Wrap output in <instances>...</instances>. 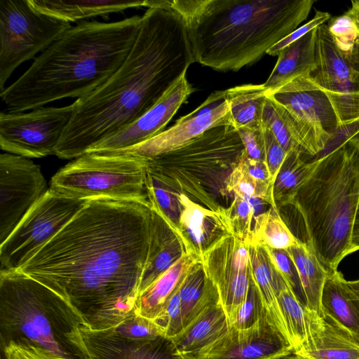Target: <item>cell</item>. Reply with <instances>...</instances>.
<instances>
[{
    "label": "cell",
    "instance_id": "484cf974",
    "mask_svg": "<svg viewBox=\"0 0 359 359\" xmlns=\"http://www.w3.org/2000/svg\"><path fill=\"white\" fill-rule=\"evenodd\" d=\"M201 262L194 255L184 253L164 273L138 297L135 313L154 320L179 290L190 269Z\"/></svg>",
    "mask_w": 359,
    "mask_h": 359
},
{
    "label": "cell",
    "instance_id": "836d02e7",
    "mask_svg": "<svg viewBox=\"0 0 359 359\" xmlns=\"http://www.w3.org/2000/svg\"><path fill=\"white\" fill-rule=\"evenodd\" d=\"M251 240L276 250H287L300 242L273 208L255 217Z\"/></svg>",
    "mask_w": 359,
    "mask_h": 359
},
{
    "label": "cell",
    "instance_id": "7dc6e473",
    "mask_svg": "<svg viewBox=\"0 0 359 359\" xmlns=\"http://www.w3.org/2000/svg\"><path fill=\"white\" fill-rule=\"evenodd\" d=\"M358 250H359V203L356 212L352 234L351 253Z\"/></svg>",
    "mask_w": 359,
    "mask_h": 359
},
{
    "label": "cell",
    "instance_id": "60d3db41",
    "mask_svg": "<svg viewBox=\"0 0 359 359\" xmlns=\"http://www.w3.org/2000/svg\"><path fill=\"white\" fill-rule=\"evenodd\" d=\"M178 291L172 296L160 314L152 320L161 328L163 335L170 339L184 329Z\"/></svg>",
    "mask_w": 359,
    "mask_h": 359
},
{
    "label": "cell",
    "instance_id": "e0dca14e",
    "mask_svg": "<svg viewBox=\"0 0 359 359\" xmlns=\"http://www.w3.org/2000/svg\"><path fill=\"white\" fill-rule=\"evenodd\" d=\"M230 123L225 90L213 92L194 111L155 137L133 147L117 150L149 158L176 150L210 128Z\"/></svg>",
    "mask_w": 359,
    "mask_h": 359
},
{
    "label": "cell",
    "instance_id": "b9f144b4",
    "mask_svg": "<svg viewBox=\"0 0 359 359\" xmlns=\"http://www.w3.org/2000/svg\"><path fill=\"white\" fill-rule=\"evenodd\" d=\"M114 327L118 332L135 339H150L163 335V331L154 321L135 313Z\"/></svg>",
    "mask_w": 359,
    "mask_h": 359
},
{
    "label": "cell",
    "instance_id": "8fae6325",
    "mask_svg": "<svg viewBox=\"0 0 359 359\" xmlns=\"http://www.w3.org/2000/svg\"><path fill=\"white\" fill-rule=\"evenodd\" d=\"M87 201L49 189L0 245V271L19 270L75 217Z\"/></svg>",
    "mask_w": 359,
    "mask_h": 359
},
{
    "label": "cell",
    "instance_id": "44dd1931",
    "mask_svg": "<svg viewBox=\"0 0 359 359\" xmlns=\"http://www.w3.org/2000/svg\"><path fill=\"white\" fill-rule=\"evenodd\" d=\"M306 359H359V339L330 316L306 309Z\"/></svg>",
    "mask_w": 359,
    "mask_h": 359
},
{
    "label": "cell",
    "instance_id": "d6986e66",
    "mask_svg": "<svg viewBox=\"0 0 359 359\" xmlns=\"http://www.w3.org/2000/svg\"><path fill=\"white\" fill-rule=\"evenodd\" d=\"M186 74L136 121L91 147L86 153L122 150L144 142L163 131L180 106L193 92Z\"/></svg>",
    "mask_w": 359,
    "mask_h": 359
},
{
    "label": "cell",
    "instance_id": "ee69618b",
    "mask_svg": "<svg viewBox=\"0 0 359 359\" xmlns=\"http://www.w3.org/2000/svg\"><path fill=\"white\" fill-rule=\"evenodd\" d=\"M265 142V163L274 184L287 153L278 142L270 128L262 123Z\"/></svg>",
    "mask_w": 359,
    "mask_h": 359
},
{
    "label": "cell",
    "instance_id": "cb8c5ba5",
    "mask_svg": "<svg viewBox=\"0 0 359 359\" xmlns=\"http://www.w3.org/2000/svg\"><path fill=\"white\" fill-rule=\"evenodd\" d=\"M248 246L251 278L264 311L269 321L290 344L277 298L278 292L287 283L273 266L262 244L251 240Z\"/></svg>",
    "mask_w": 359,
    "mask_h": 359
},
{
    "label": "cell",
    "instance_id": "681fc988",
    "mask_svg": "<svg viewBox=\"0 0 359 359\" xmlns=\"http://www.w3.org/2000/svg\"><path fill=\"white\" fill-rule=\"evenodd\" d=\"M346 141L359 151V129L353 133Z\"/></svg>",
    "mask_w": 359,
    "mask_h": 359
},
{
    "label": "cell",
    "instance_id": "7a4b0ae2",
    "mask_svg": "<svg viewBox=\"0 0 359 359\" xmlns=\"http://www.w3.org/2000/svg\"><path fill=\"white\" fill-rule=\"evenodd\" d=\"M194 62L181 15L162 1L148 8L122 65L103 84L74 102L71 120L55 155L62 159L78 158L136 121Z\"/></svg>",
    "mask_w": 359,
    "mask_h": 359
},
{
    "label": "cell",
    "instance_id": "816d5d0a",
    "mask_svg": "<svg viewBox=\"0 0 359 359\" xmlns=\"http://www.w3.org/2000/svg\"><path fill=\"white\" fill-rule=\"evenodd\" d=\"M276 359H306V358H304V357L293 352L292 353H290L288 355L282 356V357L276 358Z\"/></svg>",
    "mask_w": 359,
    "mask_h": 359
},
{
    "label": "cell",
    "instance_id": "7c38bea8",
    "mask_svg": "<svg viewBox=\"0 0 359 359\" xmlns=\"http://www.w3.org/2000/svg\"><path fill=\"white\" fill-rule=\"evenodd\" d=\"M310 79L325 93L340 129L359 121V43L343 52L335 44L327 25L317 28L316 65Z\"/></svg>",
    "mask_w": 359,
    "mask_h": 359
},
{
    "label": "cell",
    "instance_id": "1f68e13d",
    "mask_svg": "<svg viewBox=\"0 0 359 359\" xmlns=\"http://www.w3.org/2000/svg\"><path fill=\"white\" fill-rule=\"evenodd\" d=\"M304 154L297 149L287 153L273 188V200L278 208L292 205L299 189L313 168L314 160L305 161Z\"/></svg>",
    "mask_w": 359,
    "mask_h": 359
},
{
    "label": "cell",
    "instance_id": "7bdbcfd3",
    "mask_svg": "<svg viewBox=\"0 0 359 359\" xmlns=\"http://www.w3.org/2000/svg\"><path fill=\"white\" fill-rule=\"evenodd\" d=\"M245 148V157L265 163V142L262 125L237 129ZM266 164V163H265Z\"/></svg>",
    "mask_w": 359,
    "mask_h": 359
},
{
    "label": "cell",
    "instance_id": "8d00e7d4",
    "mask_svg": "<svg viewBox=\"0 0 359 359\" xmlns=\"http://www.w3.org/2000/svg\"><path fill=\"white\" fill-rule=\"evenodd\" d=\"M264 247L275 269L284 278L300 302L306 306V297L297 270L288 253L285 250L272 249L266 245Z\"/></svg>",
    "mask_w": 359,
    "mask_h": 359
},
{
    "label": "cell",
    "instance_id": "5bb4252c",
    "mask_svg": "<svg viewBox=\"0 0 359 359\" xmlns=\"http://www.w3.org/2000/svg\"><path fill=\"white\" fill-rule=\"evenodd\" d=\"M39 165L28 158L0 156V245L48 191Z\"/></svg>",
    "mask_w": 359,
    "mask_h": 359
},
{
    "label": "cell",
    "instance_id": "4fadbf2b",
    "mask_svg": "<svg viewBox=\"0 0 359 359\" xmlns=\"http://www.w3.org/2000/svg\"><path fill=\"white\" fill-rule=\"evenodd\" d=\"M74 102L60 107H39L29 112L0 114V147L25 158L55 155L69 124Z\"/></svg>",
    "mask_w": 359,
    "mask_h": 359
},
{
    "label": "cell",
    "instance_id": "83f0119b",
    "mask_svg": "<svg viewBox=\"0 0 359 359\" xmlns=\"http://www.w3.org/2000/svg\"><path fill=\"white\" fill-rule=\"evenodd\" d=\"M28 1L29 4L36 11L68 22H76L100 15H106L130 8H148L149 4V0Z\"/></svg>",
    "mask_w": 359,
    "mask_h": 359
},
{
    "label": "cell",
    "instance_id": "f35d334b",
    "mask_svg": "<svg viewBox=\"0 0 359 359\" xmlns=\"http://www.w3.org/2000/svg\"><path fill=\"white\" fill-rule=\"evenodd\" d=\"M327 27L337 48L343 52L351 51L359 42L356 27L352 19L345 13L331 18Z\"/></svg>",
    "mask_w": 359,
    "mask_h": 359
},
{
    "label": "cell",
    "instance_id": "f1b7e54d",
    "mask_svg": "<svg viewBox=\"0 0 359 359\" xmlns=\"http://www.w3.org/2000/svg\"><path fill=\"white\" fill-rule=\"evenodd\" d=\"M299 276L308 309L321 312L320 299L329 270L321 263L311 247L300 242L287 250Z\"/></svg>",
    "mask_w": 359,
    "mask_h": 359
},
{
    "label": "cell",
    "instance_id": "8992f818",
    "mask_svg": "<svg viewBox=\"0 0 359 359\" xmlns=\"http://www.w3.org/2000/svg\"><path fill=\"white\" fill-rule=\"evenodd\" d=\"M81 325V318L51 289L20 270L0 271L1 348L31 345L84 359L70 339Z\"/></svg>",
    "mask_w": 359,
    "mask_h": 359
},
{
    "label": "cell",
    "instance_id": "ac0fdd59",
    "mask_svg": "<svg viewBox=\"0 0 359 359\" xmlns=\"http://www.w3.org/2000/svg\"><path fill=\"white\" fill-rule=\"evenodd\" d=\"M289 341L272 325L265 312L252 326L229 327L201 359H276L293 353Z\"/></svg>",
    "mask_w": 359,
    "mask_h": 359
},
{
    "label": "cell",
    "instance_id": "e575fe53",
    "mask_svg": "<svg viewBox=\"0 0 359 359\" xmlns=\"http://www.w3.org/2000/svg\"><path fill=\"white\" fill-rule=\"evenodd\" d=\"M226 191L249 198H257L278 209L273 200V192L259 184L247 171L241 160L233 168L225 182Z\"/></svg>",
    "mask_w": 359,
    "mask_h": 359
},
{
    "label": "cell",
    "instance_id": "d4e9b609",
    "mask_svg": "<svg viewBox=\"0 0 359 359\" xmlns=\"http://www.w3.org/2000/svg\"><path fill=\"white\" fill-rule=\"evenodd\" d=\"M317 28L283 48L277 62L263 83L267 93L273 92L297 78L309 76L316 65Z\"/></svg>",
    "mask_w": 359,
    "mask_h": 359
},
{
    "label": "cell",
    "instance_id": "7402d4cb",
    "mask_svg": "<svg viewBox=\"0 0 359 359\" xmlns=\"http://www.w3.org/2000/svg\"><path fill=\"white\" fill-rule=\"evenodd\" d=\"M229 327L225 311L220 303L216 302L171 339L184 359H201Z\"/></svg>",
    "mask_w": 359,
    "mask_h": 359
},
{
    "label": "cell",
    "instance_id": "f907efd6",
    "mask_svg": "<svg viewBox=\"0 0 359 359\" xmlns=\"http://www.w3.org/2000/svg\"><path fill=\"white\" fill-rule=\"evenodd\" d=\"M348 286L359 295V279L355 280H347Z\"/></svg>",
    "mask_w": 359,
    "mask_h": 359
},
{
    "label": "cell",
    "instance_id": "d6a6232c",
    "mask_svg": "<svg viewBox=\"0 0 359 359\" xmlns=\"http://www.w3.org/2000/svg\"><path fill=\"white\" fill-rule=\"evenodd\" d=\"M278 302L294 353L302 352L307 341V307L300 302L285 285L278 292Z\"/></svg>",
    "mask_w": 359,
    "mask_h": 359
},
{
    "label": "cell",
    "instance_id": "c3c4849f",
    "mask_svg": "<svg viewBox=\"0 0 359 359\" xmlns=\"http://www.w3.org/2000/svg\"><path fill=\"white\" fill-rule=\"evenodd\" d=\"M345 13L348 15L353 20L359 37V0L351 1V6Z\"/></svg>",
    "mask_w": 359,
    "mask_h": 359
},
{
    "label": "cell",
    "instance_id": "5b68a950",
    "mask_svg": "<svg viewBox=\"0 0 359 359\" xmlns=\"http://www.w3.org/2000/svg\"><path fill=\"white\" fill-rule=\"evenodd\" d=\"M359 203V151L346 140L314 160L292 205L301 214L307 241L329 271L351 254Z\"/></svg>",
    "mask_w": 359,
    "mask_h": 359
},
{
    "label": "cell",
    "instance_id": "9c48e42d",
    "mask_svg": "<svg viewBox=\"0 0 359 359\" xmlns=\"http://www.w3.org/2000/svg\"><path fill=\"white\" fill-rule=\"evenodd\" d=\"M267 96L304 154H320L340 129L331 102L309 76L297 78Z\"/></svg>",
    "mask_w": 359,
    "mask_h": 359
},
{
    "label": "cell",
    "instance_id": "3957f363",
    "mask_svg": "<svg viewBox=\"0 0 359 359\" xmlns=\"http://www.w3.org/2000/svg\"><path fill=\"white\" fill-rule=\"evenodd\" d=\"M142 16L72 26L0 93L8 112H25L67 97H83L122 65L137 36Z\"/></svg>",
    "mask_w": 359,
    "mask_h": 359
},
{
    "label": "cell",
    "instance_id": "277c9868",
    "mask_svg": "<svg viewBox=\"0 0 359 359\" xmlns=\"http://www.w3.org/2000/svg\"><path fill=\"white\" fill-rule=\"evenodd\" d=\"M313 0H163L184 20L194 61L238 71L258 61L309 16Z\"/></svg>",
    "mask_w": 359,
    "mask_h": 359
},
{
    "label": "cell",
    "instance_id": "603a6c76",
    "mask_svg": "<svg viewBox=\"0 0 359 359\" xmlns=\"http://www.w3.org/2000/svg\"><path fill=\"white\" fill-rule=\"evenodd\" d=\"M185 252L180 237L170 228L163 217L151 208L149 246L141 280L140 294Z\"/></svg>",
    "mask_w": 359,
    "mask_h": 359
},
{
    "label": "cell",
    "instance_id": "30bf717a",
    "mask_svg": "<svg viewBox=\"0 0 359 359\" xmlns=\"http://www.w3.org/2000/svg\"><path fill=\"white\" fill-rule=\"evenodd\" d=\"M72 26L42 13L28 0L0 1V90L15 69L43 52Z\"/></svg>",
    "mask_w": 359,
    "mask_h": 359
},
{
    "label": "cell",
    "instance_id": "f6af8a7d",
    "mask_svg": "<svg viewBox=\"0 0 359 359\" xmlns=\"http://www.w3.org/2000/svg\"><path fill=\"white\" fill-rule=\"evenodd\" d=\"M331 15L330 13L316 11L314 17L311 20L302 26L298 27L288 36L276 43L268 50L266 53L272 56L278 55L286 46L302 37L307 33L318 28L319 26L325 24V22L329 21Z\"/></svg>",
    "mask_w": 359,
    "mask_h": 359
},
{
    "label": "cell",
    "instance_id": "9a60e30c",
    "mask_svg": "<svg viewBox=\"0 0 359 359\" xmlns=\"http://www.w3.org/2000/svg\"><path fill=\"white\" fill-rule=\"evenodd\" d=\"M201 263L217 291L230 325L247 296L251 280L248 243L228 234L205 252Z\"/></svg>",
    "mask_w": 359,
    "mask_h": 359
},
{
    "label": "cell",
    "instance_id": "ffe728a7",
    "mask_svg": "<svg viewBox=\"0 0 359 359\" xmlns=\"http://www.w3.org/2000/svg\"><path fill=\"white\" fill-rule=\"evenodd\" d=\"M176 194V193H175ZM180 203L177 234L185 252L200 262L203 255L225 236L231 233L225 208L208 209L182 194H176Z\"/></svg>",
    "mask_w": 359,
    "mask_h": 359
},
{
    "label": "cell",
    "instance_id": "d590c367",
    "mask_svg": "<svg viewBox=\"0 0 359 359\" xmlns=\"http://www.w3.org/2000/svg\"><path fill=\"white\" fill-rule=\"evenodd\" d=\"M264 202L257 198H249L234 195V199L225 213L231 233L247 243L252 239L251 223L255 213V204Z\"/></svg>",
    "mask_w": 359,
    "mask_h": 359
},
{
    "label": "cell",
    "instance_id": "4dcf8cb0",
    "mask_svg": "<svg viewBox=\"0 0 359 359\" xmlns=\"http://www.w3.org/2000/svg\"><path fill=\"white\" fill-rule=\"evenodd\" d=\"M178 293L184 328L210 305L219 302L217 291L205 276L201 262L186 275Z\"/></svg>",
    "mask_w": 359,
    "mask_h": 359
},
{
    "label": "cell",
    "instance_id": "4316f807",
    "mask_svg": "<svg viewBox=\"0 0 359 359\" xmlns=\"http://www.w3.org/2000/svg\"><path fill=\"white\" fill-rule=\"evenodd\" d=\"M321 312L359 339V295L338 271H329L320 299Z\"/></svg>",
    "mask_w": 359,
    "mask_h": 359
},
{
    "label": "cell",
    "instance_id": "ab89813d",
    "mask_svg": "<svg viewBox=\"0 0 359 359\" xmlns=\"http://www.w3.org/2000/svg\"><path fill=\"white\" fill-rule=\"evenodd\" d=\"M262 123L270 128L286 152L292 149L302 151L292 139L285 123L278 115L273 102L268 96L263 109Z\"/></svg>",
    "mask_w": 359,
    "mask_h": 359
},
{
    "label": "cell",
    "instance_id": "52a82bcc",
    "mask_svg": "<svg viewBox=\"0 0 359 359\" xmlns=\"http://www.w3.org/2000/svg\"><path fill=\"white\" fill-rule=\"evenodd\" d=\"M244 154L237 130L224 123L176 150L145 158L147 175L170 191L217 210L228 194L226 180Z\"/></svg>",
    "mask_w": 359,
    "mask_h": 359
},
{
    "label": "cell",
    "instance_id": "6da1fadb",
    "mask_svg": "<svg viewBox=\"0 0 359 359\" xmlns=\"http://www.w3.org/2000/svg\"><path fill=\"white\" fill-rule=\"evenodd\" d=\"M151 205L88 200L19 270L62 297L94 330L135 313L150 240Z\"/></svg>",
    "mask_w": 359,
    "mask_h": 359
},
{
    "label": "cell",
    "instance_id": "74e56055",
    "mask_svg": "<svg viewBox=\"0 0 359 359\" xmlns=\"http://www.w3.org/2000/svg\"><path fill=\"white\" fill-rule=\"evenodd\" d=\"M264 311L262 300L251 278L247 296L229 325L238 330L248 328L261 318Z\"/></svg>",
    "mask_w": 359,
    "mask_h": 359
},
{
    "label": "cell",
    "instance_id": "2e32d148",
    "mask_svg": "<svg viewBox=\"0 0 359 359\" xmlns=\"http://www.w3.org/2000/svg\"><path fill=\"white\" fill-rule=\"evenodd\" d=\"M70 339L84 359H184L164 335L135 339L114 327L94 330L81 325Z\"/></svg>",
    "mask_w": 359,
    "mask_h": 359
},
{
    "label": "cell",
    "instance_id": "ba28073f",
    "mask_svg": "<svg viewBox=\"0 0 359 359\" xmlns=\"http://www.w3.org/2000/svg\"><path fill=\"white\" fill-rule=\"evenodd\" d=\"M49 189L79 199L109 198L151 205L146 159L121 151L86 153L76 158L52 177Z\"/></svg>",
    "mask_w": 359,
    "mask_h": 359
},
{
    "label": "cell",
    "instance_id": "bcb514c9",
    "mask_svg": "<svg viewBox=\"0 0 359 359\" xmlns=\"http://www.w3.org/2000/svg\"><path fill=\"white\" fill-rule=\"evenodd\" d=\"M5 359H67L48 350L31 345L9 343L1 348Z\"/></svg>",
    "mask_w": 359,
    "mask_h": 359
},
{
    "label": "cell",
    "instance_id": "f546056e",
    "mask_svg": "<svg viewBox=\"0 0 359 359\" xmlns=\"http://www.w3.org/2000/svg\"><path fill=\"white\" fill-rule=\"evenodd\" d=\"M267 97L263 84H245L225 90L230 123L237 130L262 125Z\"/></svg>",
    "mask_w": 359,
    "mask_h": 359
}]
</instances>
